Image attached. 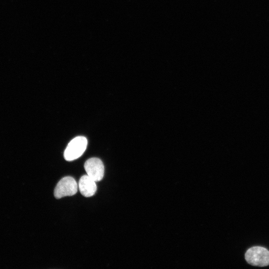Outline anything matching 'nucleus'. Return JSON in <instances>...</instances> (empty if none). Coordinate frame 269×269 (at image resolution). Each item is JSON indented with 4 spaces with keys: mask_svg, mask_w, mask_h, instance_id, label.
<instances>
[{
    "mask_svg": "<svg viewBox=\"0 0 269 269\" xmlns=\"http://www.w3.org/2000/svg\"><path fill=\"white\" fill-rule=\"evenodd\" d=\"M245 257L246 261L251 265L258 267L269 265V251L264 247H252L247 251Z\"/></svg>",
    "mask_w": 269,
    "mask_h": 269,
    "instance_id": "obj_1",
    "label": "nucleus"
},
{
    "mask_svg": "<svg viewBox=\"0 0 269 269\" xmlns=\"http://www.w3.org/2000/svg\"><path fill=\"white\" fill-rule=\"evenodd\" d=\"M87 145V139L83 136H78L71 140L64 152L66 160L72 161L81 156L85 151Z\"/></svg>",
    "mask_w": 269,
    "mask_h": 269,
    "instance_id": "obj_2",
    "label": "nucleus"
},
{
    "mask_svg": "<svg viewBox=\"0 0 269 269\" xmlns=\"http://www.w3.org/2000/svg\"><path fill=\"white\" fill-rule=\"evenodd\" d=\"M78 190V185L75 180L72 177L66 176L62 178L57 184L54 190L56 198L72 196Z\"/></svg>",
    "mask_w": 269,
    "mask_h": 269,
    "instance_id": "obj_3",
    "label": "nucleus"
},
{
    "mask_svg": "<svg viewBox=\"0 0 269 269\" xmlns=\"http://www.w3.org/2000/svg\"><path fill=\"white\" fill-rule=\"evenodd\" d=\"M84 168L87 175L95 182L101 180L104 175V164L98 158L92 157L86 161Z\"/></svg>",
    "mask_w": 269,
    "mask_h": 269,
    "instance_id": "obj_4",
    "label": "nucleus"
},
{
    "mask_svg": "<svg viewBox=\"0 0 269 269\" xmlns=\"http://www.w3.org/2000/svg\"><path fill=\"white\" fill-rule=\"evenodd\" d=\"M96 182L88 175L82 176L79 181L78 187L81 193L85 197L94 195L97 190Z\"/></svg>",
    "mask_w": 269,
    "mask_h": 269,
    "instance_id": "obj_5",
    "label": "nucleus"
}]
</instances>
